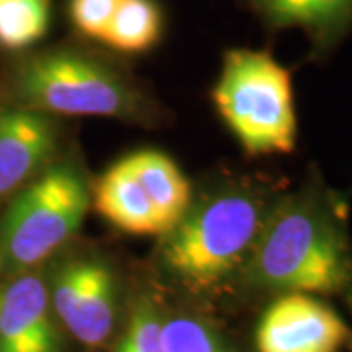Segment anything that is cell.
<instances>
[{
  "instance_id": "cell-18",
  "label": "cell",
  "mask_w": 352,
  "mask_h": 352,
  "mask_svg": "<svg viewBox=\"0 0 352 352\" xmlns=\"http://www.w3.org/2000/svg\"><path fill=\"white\" fill-rule=\"evenodd\" d=\"M0 298H2V292H0Z\"/></svg>"
},
{
  "instance_id": "cell-14",
  "label": "cell",
  "mask_w": 352,
  "mask_h": 352,
  "mask_svg": "<svg viewBox=\"0 0 352 352\" xmlns=\"http://www.w3.org/2000/svg\"><path fill=\"white\" fill-rule=\"evenodd\" d=\"M50 20V0H0V47L18 51L38 43Z\"/></svg>"
},
{
  "instance_id": "cell-7",
  "label": "cell",
  "mask_w": 352,
  "mask_h": 352,
  "mask_svg": "<svg viewBox=\"0 0 352 352\" xmlns=\"http://www.w3.org/2000/svg\"><path fill=\"white\" fill-rule=\"evenodd\" d=\"M51 307L59 321L87 346H100L116 321V282L100 261H75L55 278Z\"/></svg>"
},
{
  "instance_id": "cell-15",
  "label": "cell",
  "mask_w": 352,
  "mask_h": 352,
  "mask_svg": "<svg viewBox=\"0 0 352 352\" xmlns=\"http://www.w3.org/2000/svg\"><path fill=\"white\" fill-rule=\"evenodd\" d=\"M163 352H231L206 323L194 317H173L161 329Z\"/></svg>"
},
{
  "instance_id": "cell-8",
  "label": "cell",
  "mask_w": 352,
  "mask_h": 352,
  "mask_svg": "<svg viewBox=\"0 0 352 352\" xmlns=\"http://www.w3.org/2000/svg\"><path fill=\"white\" fill-rule=\"evenodd\" d=\"M55 145L57 129L47 113L25 106L0 110V198L24 188Z\"/></svg>"
},
{
  "instance_id": "cell-4",
  "label": "cell",
  "mask_w": 352,
  "mask_h": 352,
  "mask_svg": "<svg viewBox=\"0 0 352 352\" xmlns=\"http://www.w3.org/2000/svg\"><path fill=\"white\" fill-rule=\"evenodd\" d=\"M88 208L87 180L73 164L28 182L0 219V274H24L50 258L78 231Z\"/></svg>"
},
{
  "instance_id": "cell-5",
  "label": "cell",
  "mask_w": 352,
  "mask_h": 352,
  "mask_svg": "<svg viewBox=\"0 0 352 352\" xmlns=\"http://www.w3.org/2000/svg\"><path fill=\"white\" fill-rule=\"evenodd\" d=\"M18 90L25 108L47 116L118 118L135 108L127 85L110 67L75 50H51L28 59Z\"/></svg>"
},
{
  "instance_id": "cell-16",
  "label": "cell",
  "mask_w": 352,
  "mask_h": 352,
  "mask_svg": "<svg viewBox=\"0 0 352 352\" xmlns=\"http://www.w3.org/2000/svg\"><path fill=\"white\" fill-rule=\"evenodd\" d=\"M161 329L163 323L151 303L141 302L131 315L116 352H163Z\"/></svg>"
},
{
  "instance_id": "cell-6",
  "label": "cell",
  "mask_w": 352,
  "mask_h": 352,
  "mask_svg": "<svg viewBox=\"0 0 352 352\" xmlns=\"http://www.w3.org/2000/svg\"><path fill=\"white\" fill-rule=\"evenodd\" d=\"M349 339L342 317L309 294H282L254 333L258 352H339Z\"/></svg>"
},
{
  "instance_id": "cell-9",
  "label": "cell",
  "mask_w": 352,
  "mask_h": 352,
  "mask_svg": "<svg viewBox=\"0 0 352 352\" xmlns=\"http://www.w3.org/2000/svg\"><path fill=\"white\" fill-rule=\"evenodd\" d=\"M50 294L36 274L14 278L0 298V352H57Z\"/></svg>"
},
{
  "instance_id": "cell-17",
  "label": "cell",
  "mask_w": 352,
  "mask_h": 352,
  "mask_svg": "<svg viewBox=\"0 0 352 352\" xmlns=\"http://www.w3.org/2000/svg\"><path fill=\"white\" fill-rule=\"evenodd\" d=\"M120 0H71L69 12L76 30L87 38L100 41Z\"/></svg>"
},
{
  "instance_id": "cell-11",
  "label": "cell",
  "mask_w": 352,
  "mask_h": 352,
  "mask_svg": "<svg viewBox=\"0 0 352 352\" xmlns=\"http://www.w3.org/2000/svg\"><path fill=\"white\" fill-rule=\"evenodd\" d=\"M94 206L118 229L131 235H164V227L157 208L129 166L122 159L110 166L94 192Z\"/></svg>"
},
{
  "instance_id": "cell-12",
  "label": "cell",
  "mask_w": 352,
  "mask_h": 352,
  "mask_svg": "<svg viewBox=\"0 0 352 352\" xmlns=\"http://www.w3.org/2000/svg\"><path fill=\"white\" fill-rule=\"evenodd\" d=\"M126 159L168 231L186 214L192 204L188 178L182 175L178 164L164 153L138 151Z\"/></svg>"
},
{
  "instance_id": "cell-3",
  "label": "cell",
  "mask_w": 352,
  "mask_h": 352,
  "mask_svg": "<svg viewBox=\"0 0 352 352\" xmlns=\"http://www.w3.org/2000/svg\"><path fill=\"white\" fill-rule=\"evenodd\" d=\"M212 96L221 120L249 155L294 151L298 118L292 75L268 51H227Z\"/></svg>"
},
{
  "instance_id": "cell-2",
  "label": "cell",
  "mask_w": 352,
  "mask_h": 352,
  "mask_svg": "<svg viewBox=\"0 0 352 352\" xmlns=\"http://www.w3.org/2000/svg\"><path fill=\"white\" fill-rule=\"evenodd\" d=\"M272 204L237 188L188 208L163 235L164 266L194 292L221 284L245 268Z\"/></svg>"
},
{
  "instance_id": "cell-10",
  "label": "cell",
  "mask_w": 352,
  "mask_h": 352,
  "mask_svg": "<svg viewBox=\"0 0 352 352\" xmlns=\"http://www.w3.org/2000/svg\"><path fill=\"white\" fill-rule=\"evenodd\" d=\"M251 6L270 30H300L317 51L352 32V0H251Z\"/></svg>"
},
{
  "instance_id": "cell-1",
  "label": "cell",
  "mask_w": 352,
  "mask_h": 352,
  "mask_svg": "<svg viewBox=\"0 0 352 352\" xmlns=\"http://www.w3.org/2000/svg\"><path fill=\"white\" fill-rule=\"evenodd\" d=\"M243 270L280 294L352 292V243L337 208L315 188L276 200Z\"/></svg>"
},
{
  "instance_id": "cell-13",
  "label": "cell",
  "mask_w": 352,
  "mask_h": 352,
  "mask_svg": "<svg viewBox=\"0 0 352 352\" xmlns=\"http://www.w3.org/2000/svg\"><path fill=\"white\" fill-rule=\"evenodd\" d=\"M163 18L153 0H120L102 43L122 53H143L159 41Z\"/></svg>"
}]
</instances>
